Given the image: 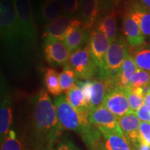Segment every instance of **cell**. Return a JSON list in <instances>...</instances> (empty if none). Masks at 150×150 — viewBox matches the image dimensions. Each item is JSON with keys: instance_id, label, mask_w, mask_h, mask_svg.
<instances>
[{"instance_id": "cell-1", "label": "cell", "mask_w": 150, "mask_h": 150, "mask_svg": "<svg viewBox=\"0 0 150 150\" xmlns=\"http://www.w3.org/2000/svg\"><path fill=\"white\" fill-rule=\"evenodd\" d=\"M63 130L51 98L42 88L33 99L31 115L22 137L29 150H52L62 139Z\"/></svg>"}, {"instance_id": "cell-2", "label": "cell", "mask_w": 150, "mask_h": 150, "mask_svg": "<svg viewBox=\"0 0 150 150\" xmlns=\"http://www.w3.org/2000/svg\"><path fill=\"white\" fill-rule=\"evenodd\" d=\"M0 31L1 44L11 59L17 61L29 50L19 27L13 0L0 1Z\"/></svg>"}, {"instance_id": "cell-3", "label": "cell", "mask_w": 150, "mask_h": 150, "mask_svg": "<svg viewBox=\"0 0 150 150\" xmlns=\"http://www.w3.org/2000/svg\"><path fill=\"white\" fill-rule=\"evenodd\" d=\"M17 20L26 46L29 50L36 44V28L32 4L30 0H13Z\"/></svg>"}, {"instance_id": "cell-4", "label": "cell", "mask_w": 150, "mask_h": 150, "mask_svg": "<svg viewBox=\"0 0 150 150\" xmlns=\"http://www.w3.org/2000/svg\"><path fill=\"white\" fill-rule=\"evenodd\" d=\"M129 54V48L122 38H115L110 44L105 57L104 69L99 77L112 78L115 79L124 61Z\"/></svg>"}, {"instance_id": "cell-5", "label": "cell", "mask_w": 150, "mask_h": 150, "mask_svg": "<svg viewBox=\"0 0 150 150\" xmlns=\"http://www.w3.org/2000/svg\"><path fill=\"white\" fill-rule=\"evenodd\" d=\"M88 121L90 125L100 133L123 135L118 118L103 104L90 110Z\"/></svg>"}, {"instance_id": "cell-6", "label": "cell", "mask_w": 150, "mask_h": 150, "mask_svg": "<svg viewBox=\"0 0 150 150\" xmlns=\"http://www.w3.org/2000/svg\"><path fill=\"white\" fill-rule=\"evenodd\" d=\"M68 65L74 71L76 77L90 80L99 72V69L94 62L88 45L71 54Z\"/></svg>"}, {"instance_id": "cell-7", "label": "cell", "mask_w": 150, "mask_h": 150, "mask_svg": "<svg viewBox=\"0 0 150 150\" xmlns=\"http://www.w3.org/2000/svg\"><path fill=\"white\" fill-rule=\"evenodd\" d=\"M79 15L80 21L86 29H92L101 13L112 7L113 4L107 0H79Z\"/></svg>"}, {"instance_id": "cell-8", "label": "cell", "mask_w": 150, "mask_h": 150, "mask_svg": "<svg viewBox=\"0 0 150 150\" xmlns=\"http://www.w3.org/2000/svg\"><path fill=\"white\" fill-rule=\"evenodd\" d=\"M44 39V52L47 61L54 66L66 65L71 53L63 41L53 38Z\"/></svg>"}, {"instance_id": "cell-9", "label": "cell", "mask_w": 150, "mask_h": 150, "mask_svg": "<svg viewBox=\"0 0 150 150\" xmlns=\"http://www.w3.org/2000/svg\"><path fill=\"white\" fill-rule=\"evenodd\" d=\"M110 41L104 33L98 29L91 33L88 45L90 52L100 74L104 69L105 57L110 46Z\"/></svg>"}, {"instance_id": "cell-10", "label": "cell", "mask_w": 150, "mask_h": 150, "mask_svg": "<svg viewBox=\"0 0 150 150\" xmlns=\"http://www.w3.org/2000/svg\"><path fill=\"white\" fill-rule=\"evenodd\" d=\"M103 105L117 118L132 112L129 106L126 89L115 87L107 93L103 102Z\"/></svg>"}, {"instance_id": "cell-11", "label": "cell", "mask_w": 150, "mask_h": 150, "mask_svg": "<svg viewBox=\"0 0 150 150\" xmlns=\"http://www.w3.org/2000/svg\"><path fill=\"white\" fill-rule=\"evenodd\" d=\"M79 24H82L80 20L75 18L74 17L62 14L54 21L46 24L43 38L63 40V38L71 27Z\"/></svg>"}, {"instance_id": "cell-12", "label": "cell", "mask_w": 150, "mask_h": 150, "mask_svg": "<svg viewBox=\"0 0 150 150\" xmlns=\"http://www.w3.org/2000/svg\"><path fill=\"white\" fill-rule=\"evenodd\" d=\"M122 30L131 47H138L145 42V37L142 32L139 22L129 11L123 19Z\"/></svg>"}, {"instance_id": "cell-13", "label": "cell", "mask_w": 150, "mask_h": 150, "mask_svg": "<svg viewBox=\"0 0 150 150\" xmlns=\"http://www.w3.org/2000/svg\"><path fill=\"white\" fill-rule=\"evenodd\" d=\"M120 127L131 149L140 141V125L141 121L134 112H129L118 118Z\"/></svg>"}, {"instance_id": "cell-14", "label": "cell", "mask_w": 150, "mask_h": 150, "mask_svg": "<svg viewBox=\"0 0 150 150\" xmlns=\"http://www.w3.org/2000/svg\"><path fill=\"white\" fill-rule=\"evenodd\" d=\"M115 87H116L115 79L112 78L99 77L94 79L91 86V109L102 105L106 95Z\"/></svg>"}, {"instance_id": "cell-15", "label": "cell", "mask_w": 150, "mask_h": 150, "mask_svg": "<svg viewBox=\"0 0 150 150\" xmlns=\"http://www.w3.org/2000/svg\"><path fill=\"white\" fill-rule=\"evenodd\" d=\"M90 35L88 29H86L83 24L74 25L69 29L63 38V42L70 50V53L80 50L84 45L89 41Z\"/></svg>"}, {"instance_id": "cell-16", "label": "cell", "mask_w": 150, "mask_h": 150, "mask_svg": "<svg viewBox=\"0 0 150 150\" xmlns=\"http://www.w3.org/2000/svg\"><path fill=\"white\" fill-rule=\"evenodd\" d=\"M11 99L6 93L4 88L1 89V106H0V140L1 143L8 136L12 123Z\"/></svg>"}, {"instance_id": "cell-17", "label": "cell", "mask_w": 150, "mask_h": 150, "mask_svg": "<svg viewBox=\"0 0 150 150\" xmlns=\"http://www.w3.org/2000/svg\"><path fill=\"white\" fill-rule=\"evenodd\" d=\"M63 13L61 0H42L36 17L40 23L47 24L59 18Z\"/></svg>"}, {"instance_id": "cell-18", "label": "cell", "mask_w": 150, "mask_h": 150, "mask_svg": "<svg viewBox=\"0 0 150 150\" xmlns=\"http://www.w3.org/2000/svg\"><path fill=\"white\" fill-rule=\"evenodd\" d=\"M128 11L139 22L140 29L145 38H150V9L140 1L133 0L129 3Z\"/></svg>"}, {"instance_id": "cell-19", "label": "cell", "mask_w": 150, "mask_h": 150, "mask_svg": "<svg viewBox=\"0 0 150 150\" xmlns=\"http://www.w3.org/2000/svg\"><path fill=\"white\" fill-rule=\"evenodd\" d=\"M97 150H132V149L123 135L101 133Z\"/></svg>"}, {"instance_id": "cell-20", "label": "cell", "mask_w": 150, "mask_h": 150, "mask_svg": "<svg viewBox=\"0 0 150 150\" xmlns=\"http://www.w3.org/2000/svg\"><path fill=\"white\" fill-rule=\"evenodd\" d=\"M138 69V67L135 62L134 56L130 54L124 61L120 69L116 74L115 78L116 87H120L123 89L127 88L131 76Z\"/></svg>"}, {"instance_id": "cell-21", "label": "cell", "mask_w": 150, "mask_h": 150, "mask_svg": "<svg viewBox=\"0 0 150 150\" xmlns=\"http://www.w3.org/2000/svg\"><path fill=\"white\" fill-rule=\"evenodd\" d=\"M66 97L68 102L79 112V114L82 117L88 119V114L91 108L86 102L81 89L76 83L67 92Z\"/></svg>"}, {"instance_id": "cell-22", "label": "cell", "mask_w": 150, "mask_h": 150, "mask_svg": "<svg viewBox=\"0 0 150 150\" xmlns=\"http://www.w3.org/2000/svg\"><path fill=\"white\" fill-rule=\"evenodd\" d=\"M97 29L99 30L107 36L111 43L115 39L117 33V24H116V13L114 10L103 17L97 25Z\"/></svg>"}, {"instance_id": "cell-23", "label": "cell", "mask_w": 150, "mask_h": 150, "mask_svg": "<svg viewBox=\"0 0 150 150\" xmlns=\"http://www.w3.org/2000/svg\"><path fill=\"white\" fill-rule=\"evenodd\" d=\"M1 150H29L22 136L10 130L8 136L1 143Z\"/></svg>"}, {"instance_id": "cell-24", "label": "cell", "mask_w": 150, "mask_h": 150, "mask_svg": "<svg viewBox=\"0 0 150 150\" xmlns=\"http://www.w3.org/2000/svg\"><path fill=\"white\" fill-rule=\"evenodd\" d=\"M135 49L133 56L138 69L150 72V44L145 42Z\"/></svg>"}, {"instance_id": "cell-25", "label": "cell", "mask_w": 150, "mask_h": 150, "mask_svg": "<svg viewBox=\"0 0 150 150\" xmlns=\"http://www.w3.org/2000/svg\"><path fill=\"white\" fill-rule=\"evenodd\" d=\"M45 83L47 91L52 95L59 96L63 92L60 86L59 74L53 68L47 70L45 75Z\"/></svg>"}, {"instance_id": "cell-26", "label": "cell", "mask_w": 150, "mask_h": 150, "mask_svg": "<svg viewBox=\"0 0 150 150\" xmlns=\"http://www.w3.org/2000/svg\"><path fill=\"white\" fill-rule=\"evenodd\" d=\"M126 92L131 112L135 113L144 104L143 90L142 88H127Z\"/></svg>"}, {"instance_id": "cell-27", "label": "cell", "mask_w": 150, "mask_h": 150, "mask_svg": "<svg viewBox=\"0 0 150 150\" xmlns=\"http://www.w3.org/2000/svg\"><path fill=\"white\" fill-rule=\"evenodd\" d=\"M76 75L74 71L67 63L59 74L60 86L62 91L67 93L74 85L75 82H76Z\"/></svg>"}, {"instance_id": "cell-28", "label": "cell", "mask_w": 150, "mask_h": 150, "mask_svg": "<svg viewBox=\"0 0 150 150\" xmlns=\"http://www.w3.org/2000/svg\"><path fill=\"white\" fill-rule=\"evenodd\" d=\"M150 85V72L138 69L131 76L128 88H142Z\"/></svg>"}, {"instance_id": "cell-29", "label": "cell", "mask_w": 150, "mask_h": 150, "mask_svg": "<svg viewBox=\"0 0 150 150\" xmlns=\"http://www.w3.org/2000/svg\"><path fill=\"white\" fill-rule=\"evenodd\" d=\"M61 1L63 8V14L74 17L79 13V0H61Z\"/></svg>"}, {"instance_id": "cell-30", "label": "cell", "mask_w": 150, "mask_h": 150, "mask_svg": "<svg viewBox=\"0 0 150 150\" xmlns=\"http://www.w3.org/2000/svg\"><path fill=\"white\" fill-rule=\"evenodd\" d=\"M92 83H93V81L91 80H86L84 81H76V85L81 89L82 92H83L86 102L88 104L89 106L90 103H91ZM90 108H91V107H90Z\"/></svg>"}, {"instance_id": "cell-31", "label": "cell", "mask_w": 150, "mask_h": 150, "mask_svg": "<svg viewBox=\"0 0 150 150\" xmlns=\"http://www.w3.org/2000/svg\"><path fill=\"white\" fill-rule=\"evenodd\" d=\"M139 133L140 140L150 146V124L141 122Z\"/></svg>"}, {"instance_id": "cell-32", "label": "cell", "mask_w": 150, "mask_h": 150, "mask_svg": "<svg viewBox=\"0 0 150 150\" xmlns=\"http://www.w3.org/2000/svg\"><path fill=\"white\" fill-rule=\"evenodd\" d=\"M135 114L141 122L150 124V108L145 104H142Z\"/></svg>"}, {"instance_id": "cell-33", "label": "cell", "mask_w": 150, "mask_h": 150, "mask_svg": "<svg viewBox=\"0 0 150 150\" xmlns=\"http://www.w3.org/2000/svg\"><path fill=\"white\" fill-rule=\"evenodd\" d=\"M56 150H79L71 140L68 139L61 140L56 147Z\"/></svg>"}, {"instance_id": "cell-34", "label": "cell", "mask_w": 150, "mask_h": 150, "mask_svg": "<svg viewBox=\"0 0 150 150\" xmlns=\"http://www.w3.org/2000/svg\"><path fill=\"white\" fill-rule=\"evenodd\" d=\"M132 150H150V146L142 140H140V141L132 148Z\"/></svg>"}, {"instance_id": "cell-35", "label": "cell", "mask_w": 150, "mask_h": 150, "mask_svg": "<svg viewBox=\"0 0 150 150\" xmlns=\"http://www.w3.org/2000/svg\"><path fill=\"white\" fill-rule=\"evenodd\" d=\"M144 104L150 108V91L145 95L144 97Z\"/></svg>"}, {"instance_id": "cell-36", "label": "cell", "mask_w": 150, "mask_h": 150, "mask_svg": "<svg viewBox=\"0 0 150 150\" xmlns=\"http://www.w3.org/2000/svg\"><path fill=\"white\" fill-rule=\"evenodd\" d=\"M145 6L150 9V0H139Z\"/></svg>"}, {"instance_id": "cell-37", "label": "cell", "mask_w": 150, "mask_h": 150, "mask_svg": "<svg viewBox=\"0 0 150 150\" xmlns=\"http://www.w3.org/2000/svg\"><path fill=\"white\" fill-rule=\"evenodd\" d=\"M107 1H110V2H112V3L113 4H114V3H115V1H117V0H107Z\"/></svg>"}, {"instance_id": "cell-38", "label": "cell", "mask_w": 150, "mask_h": 150, "mask_svg": "<svg viewBox=\"0 0 150 150\" xmlns=\"http://www.w3.org/2000/svg\"><path fill=\"white\" fill-rule=\"evenodd\" d=\"M52 150H54V149H52Z\"/></svg>"}]
</instances>
